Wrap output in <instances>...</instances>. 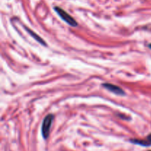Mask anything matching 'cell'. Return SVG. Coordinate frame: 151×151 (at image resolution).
Returning a JSON list of instances; mask_svg holds the SVG:
<instances>
[{
  "instance_id": "cell-8",
  "label": "cell",
  "mask_w": 151,
  "mask_h": 151,
  "mask_svg": "<svg viewBox=\"0 0 151 151\" xmlns=\"http://www.w3.org/2000/svg\"><path fill=\"white\" fill-rule=\"evenodd\" d=\"M149 151H151V150H149Z\"/></svg>"
},
{
  "instance_id": "cell-3",
  "label": "cell",
  "mask_w": 151,
  "mask_h": 151,
  "mask_svg": "<svg viewBox=\"0 0 151 151\" xmlns=\"http://www.w3.org/2000/svg\"><path fill=\"white\" fill-rule=\"evenodd\" d=\"M103 86L106 88V89H108L109 91H111V92H113L114 94H116V95L124 96L125 94V91H124L123 89H122L120 87L114 85V84H111V83H103Z\"/></svg>"
},
{
  "instance_id": "cell-5",
  "label": "cell",
  "mask_w": 151,
  "mask_h": 151,
  "mask_svg": "<svg viewBox=\"0 0 151 151\" xmlns=\"http://www.w3.org/2000/svg\"><path fill=\"white\" fill-rule=\"evenodd\" d=\"M130 141L134 144L139 145L142 146H149L151 145L150 143L147 142V140H139V139H131Z\"/></svg>"
},
{
  "instance_id": "cell-2",
  "label": "cell",
  "mask_w": 151,
  "mask_h": 151,
  "mask_svg": "<svg viewBox=\"0 0 151 151\" xmlns=\"http://www.w3.org/2000/svg\"><path fill=\"white\" fill-rule=\"evenodd\" d=\"M55 10L56 13L58 14V16L63 19L64 22H66V23L72 27H77L78 26V22L75 21V19H74L72 16H71L67 12L65 11L64 10H63L62 8L59 7H55Z\"/></svg>"
},
{
  "instance_id": "cell-4",
  "label": "cell",
  "mask_w": 151,
  "mask_h": 151,
  "mask_svg": "<svg viewBox=\"0 0 151 151\" xmlns=\"http://www.w3.org/2000/svg\"><path fill=\"white\" fill-rule=\"evenodd\" d=\"M26 30L27 31L28 33H29V35H30L32 37V38H35V41H38V42H39L40 44H43V45H44V46H47V44H46V42H45V41H44V40L42 38H41V37H40L39 35H37V34L35 33V32H34L33 31L31 30L30 29H29V28H27V27H26Z\"/></svg>"
},
{
  "instance_id": "cell-1",
  "label": "cell",
  "mask_w": 151,
  "mask_h": 151,
  "mask_svg": "<svg viewBox=\"0 0 151 151\" xmlns=\"http://www.w3.org/2000/svg\"><path fill=\"white\" fill-rule=\"evenodd\" d=\"M53 119H54V115L50 114L47 115L43 121L42 126H41V134L44 139H47L50 136V129H51Z\"/></svg>"
},
{
  "instance_id": "cell-6",
  "label": "cell",
  "mask_w": 151,
  "mask_h": 151,
  "mask_svg": "<svg viewBox=\"0 0 151 151\" xmlns=\"http://www.w3.org/2000/svg\"><path fill=\"white\" fill-rule=\"evenodd\" d=\"M147 142H148L151 145V134H149V135L147 137Z\"/></svg>"
},
{
  "instance_id": "cell-7",
  "label": "cell",
  "mask_w": 151,
  "mask_h": 151,
  "mask_svg": "<svg viewBox=\"0 0 151 151\" xmlns=\"http://www.w3.org/2000/svg\"><path fill=\"white\" fill-rule=\"evenodd\" d=\"M148 47H149V48H150V49H151V44H149V45H148Z\"/></svg>"
}]
</instances>
